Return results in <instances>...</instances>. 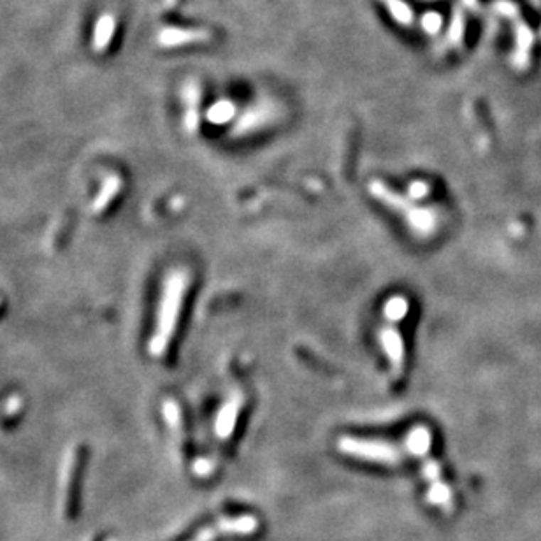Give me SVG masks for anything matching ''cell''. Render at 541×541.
Listing matches in <instances>:
<instances>
[{
  "label": "cell",
  "mask_w": 541,
  "mask_h": 541,
  "mask_svg": "<svg viewBox=\"0 0 541 541\" xmlns=\"http://www.w3.org/2000/svg\"><path fill=\"white\" fill-rule=\"evenodd\" d=\"M190 285V276L185 269H176L167 276L160 297L159 315H156L155 334L151 338L150 350L155 357H162L167 352L174 332L180 322L183 302Z\"/></svg>",
  "instance_id": "1"
},
{
  "label": "cell",
  "mask_w": 541,
  "mask_h": 541,
  "mask_svg": "<svg viewBox=\"0 0 541 541\" xmlns=\"http://www.w3.org/2000/svg\"><path fill=\"white\" fill-rule=\"evenodd\" d=\"M368 190L378 203H382L383 206L389 208L390 211L401 215L402 220L406 222V225L409 227V230H412L415 236H434L439 227V216L434 208L420 206L417 200L409 199L408 195H401V193L395 192L390 185H387V183L380 180H373L369 183Z\"/></svg>",
  "instance_id": "2"
},
{
  "label": "cell",
  "mask_w": 541,
  "mask_h": 541,
  "mask_svg": "<svg viewBox=\"0 0 541 541\" xmlns=\"http://www.w3.org/2000/svg\"><path fill=\"white\" fill-rule=\"evenodd\" d=\"M87 450L76 446L65 461L62 476V515L65 520H76L81 508V485H83Z\"/></svg>",
  "instance_id": "3"
},
{
  "label": "cell",
  "mask_w": 541,
  "mask_h": 541,
  "mask_svg": "<svg viewBox=\"0 0 541 541\" xmlns=\"http://www.w3.org/2000/svg\"><path fill=\"white\" fill-rule=\"evenodd\" d=\"M338 450L350 457L364 459V461L380 462V464L395 466L402 461V450L394 443L382 439H364L353 436H343L338 441Z\"/></svg>",
  "instance_id": "4"
},
{
  "label": "cell",
  "mask_w": 541,
  "mask_h": 541,
  "mask_svg": "<svg viewBox=\"0 0 541 541\" xmlns=\"http://www.w3.org/2000/svg\"><path fill=\"white\" fill-rule=\"evenodd\" d=\"M278 114L279 111L274 102H271V100H259V102L246 107L240 117L236 118V123L232 127V136L245 137L253 132H259L264 127L271 125L278 118Z\"/></svg>",
  "instance_id": "5"
},
{
  "label": "cell",
  "mask_w": 541,
  "mask_h": 541,
  "mask_svg": "<svg viewBox=\"0 0 541 541\" xmlns=\"http://www.w3.org/2000/svg\"><path fill=\"white\" fill-rule=\"evenodd\" d=\"M378 341L383 353H385L387 360H389L392 373H394L395 378H399L402 375V371H405L406 346L397 323H383L378 331Z\"/></svg>",
  "instance_id": "6"
},
{
  "label": "cell",
  "mask_w": 541,
  "mask_h": 541,
  "mask_svg": "<svg viewBox=\"0 0 541 541\" xmlns=\"http://www.w3.org/2000/svg\"><path fill=\"white\" fill-rule=\"evenodd\" d=\"M242 406H245V395L240 390H234L220 406L215 419V432L220 439H227L234 434Z\"/></svg>",
  "instance_id": "7"
},
{
  "label": "cell",
  "mask_w": 541,
  "mask_h": 541,
  "mask_svg": "<svg viewBox=\"0 0 541 541\" xmlns=\"http://www.w3.org/2000/svg\"><path fill=\"white\" fill-rule=\"evenodd\" d=\"M211 39V32L206 28H181L166 27L156 36V43L162 48H178L185 44L206 43Z\"/></svg>",
  "instance_id": "8"
},
{
  "label": "cell",
  "mask_w": 541,
  "mask_h": 541,
  "mask_svg": "<svg viewBox=\"0 0 541 541\" xmlns=\"http://www.w3.org/2000/svg\"><path fill=\"white\" fill-rule=\"evenodd\" d=\"M183 104H185V117H183V125L188 134H195L200 123L199 102H200V87L195 80L186 81L183 87Z\"/></svg>",
  "instance_id": "9"
},
{
  "label": "cell",
  "mask_w": 541,
  "mask_h": 541,
  "mask_svg": "<svg viewBox=\"0 0 541 541\" xmlns=\"http://www.w3.org/2000/svg\"><path fill=\"white\" fill-rule=\"evenodd\" d=\"M114 28H117V20L114 14L104 13L102 16L97 20L95 28H93V39L92 46L95 53H104L109 48L111 39L114 36Z\"/></svg>",
  "instance_id": "10"
},
{
  "label": "cell",
  "mask_w": 541,
  "mask_h": 541,
  "mask_svg": "<svg viewBox=\"0 0 541 541\" xmlns=\"http://www.w3.org/2000/svg\"><path fill=\"white\" fill-rule=\"evenodd\" d=\"M405 446L406 450H408V454L415 455V457H429V451H431L432 446L431 431H429L427 427H424V425H417V427H413L412 431L408 432V436H406Z\"/></svg>",
  "instance_id": "11"
},
{
  "label": "cell",
  "mask_w": 541,
  "mask_h": 541,
  "mask_svg": "<svg viewBox=\"0 0 541 541\" xmlns=\"http://www.w3.org/2000/svg\"><path fill=\"white\" fill-rule=\"evenodd\" d=\"M259 522L252 515H245V517L237 518H223L216 524L220 532H227V535H252L257 529Z\"/></svg>",
  "instance_id": "12"
},
{
  "label": "cell",
  "mask_w": 541,
  "mask_h": 541,
  "mask_svg": "<svg viewBox=\"0 0 541 541\" xmlns=\"http://www.w3.org/2000/svg\"><path fill=\"white\" fill-rule=\"evenodd\" d=\"M409 311V302L405 296H392L383 304V320L390 323H401Z\"/></svg>",
  "instance_id": "13"
},
{
  "label": "cell",
  "mask_w": 541,
  "mask_h": 541,
  "mask_svg": "<svg viewBox=\"0 0 541 541\" xmlns=\"http://www.w3.org/2000/svg\"><path fill=\"white\" fill-rule=\"evenodd\" d=\"M464 31H466V16L461 6H455L451 9V18L449 25V32H446V39H449L451 48H461L464 43Z\"/></svg>",
  "instance_id": "14"
},
{
  "label": "cell",
  "mask_w": 541,
  "mask_h": 541,
  "mask_svg": "<svg viewBox=\"0 0 541 541\" xmlns=\"http://www.w3.org/2000/svg\"><path fill=\"white\" fill-rule=\"evenodd\" d=\"M380 2L389 11V14L395 23L402 25V27H412L413 21H415V14H413L412 7L405 0H380Z\"/></svg>",
  "instance_id": "15"
},
{
  "label": "cell",
  "mask_w": 541,
  "mask_h": 541,
  "mask_svg": "<svg viewBox=\"0 0 541 541\" xmlns=\"http://www.w3.org/2000/svg\"><path fill=\"white\" fill-rule=\"evenodd\" d=\"M236 104L229 99H223L215 102L213 106L208 109L206 118L208 122H211L213 125H225L230 120L236 118Z\"/></svg>",
  "instance_id": "16"
},
{
  "label": "cell",
  "mask_w": 541,
  "mask_h": 541,
  "mask_svg": "<svg viewBox=\"0 0 541 541\" xmlns=\"http://www.w3.org/2000/svg\"><path fill=\"white\" fill-rule=\"evenodd\" d=\"M427 501L431 505L441 506V508H450L451 505V491L446 483H443L441 480L432 481L431 487L427 491Z\"/></svg>",
  "instance_id": "17"
},
{
  "label": "cell",
  "mask_w": 541,
  "mask_h": 541,
  "mask_svg": "<svg viewBox=\"0 0 541 541\" xmlns=\"http://www.w3.org/2000/svg\"><path fill=\"white\" fill-rule=\"evenodd\" d=\"M441 27H443V18L439 16L438 13H425L424 16H422V28H424L427 33H431V36L438 33L439 31H441Z\"/></svg>",
  "instance_id": "18"
},
{
  "label": "cell",
  "mask_w": 541,
  "mask_h": 541,
  "mask_svg": "<svg viewBox=\"0 0 541 541\" xmlns=\"http://www.w3.org/2000/svg\"><path fill=\"white\" fill-rule=\"evenodd\" d=\"M429 193H431V185H429V183H425V181H422V180H417V181L409 183V186H408V197H409V199H413V200H417V203H419V200L425 199V197H427Z\"/></svg>",
  "instance_id": "19"
},
{
  "label": "cell",
  "mask_w": 541,
  "mask_h": 541,
  "mask_svg": "<svg viewBox=\"0 0 541 541\" xmlns=\"http://www.w3.org/2000/svg\"><path fill=\"white\" fill-rule=\"evenodd\" d=\"M422 473H424L425 480L427 481H438L441 480V468H439L438 462L431 457L424 459V468H422Z\"/></svg>",
  "instance_id": "20"
},
{
  "label": "cell",
  "mask_w": 541,
  "mask_h": 541,
  "mask_svg": "<svg viewBox=\"0 0 541 541\" xmlns=\"http://www.w3.org/2000/svg\"><path fill=\"white\" fill-rule=\"evenodd\" d=\"M193 471L199 476H208L213 471V462L208 461V459H200V461H197L195 466H193Z\"/></svg>",
  "instance_id": "21"
},
{
  "label": "cell",
  "mask_w": 541,
  "mask_h": 541,
  "mask_svg": "<svg viewBox=\"0 0 541 541\" xmlns=\"http://www.w3.org/2000/svg\"><path fill=\"white\" fill-rule=\"evenodd\" d=\"M462 4H464L466 7H469V9H476V7H478L476 0H462Z\"/></svg>",
  "instance_id": "22"
},
{
  "label": "cell",
  "mask_w": 541,
  "mask_h": 541,
  "mask_svg": "<svg viewBox=\"0 0 541 541\" xmlns=\"http://www.w3.org/2000/svg\"><path fill=\"white\" fill-rule=\"evenodd\" d=\"M162 2H164V7H166V9H173V7L176 6L178 0H162Z\"/></svg>",
  "instance_id": "23"
}]
</instances>
